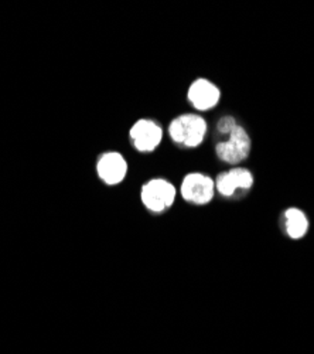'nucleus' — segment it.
Masks as SVG:
<instances>
[{
  "label": "nucleus",
  "instance_id": "nucleus-1",
  "mask_svg": "<svg viewBox=\"0 0 314 354\" xmlns=\"http://www.w3.org/2000/svg\"><path fill=\"white\" fill-rule=\"evenodd\" d=\"M207 122L203 116L195 113H183L168 125V135L175 143L184 147H197L202 145L207 135Z\"/></svg>",
  "mask_w": 314,
  "mask_h": 354
},
{
  "label": "nucleus",
  "instance_id": "nucleus-2",
  "mask_svg": "<svg viewBox=\"0 0 314 354\" xmlns=\"http://www.w3.org/2000/svg\"><path fill=\"white\" fill-rule=\"evenodd\" d=\"M177 196L176 187L164 179H152L141 186L140 200L145 207L155 213H161L173 205Z\"/></svg>",
  "mask_w": 314,
  "mask_h": 354
},
{
  "label": "nucleus",
  "instance_id": "nucleus-3",
  "mask_svg": "<svg viewBox=\"0 0 314 354\" xmlns=\"http://www.w3.org/2000/svg\"><path fill=\"white\" fill-rule=\"evenodd\" d=\"M251 152V138L246 131L237 125L226 142H219L215 146L217 158L228 165H238L248 159Z\"/></svg>",
  "mask_w": 314,
  "mask_h": 354
},
{
  "label": "nucleus",
  "instance_id": "nucleus-4",
  "mask_svg": "<svg viewBox=\"0 0 314 354\" xmlns=\"http://www.w3.org/2000/svg\"><path fill=\"white\" fill-rule=\"evenodd\" d=\"M180 193L186 201L197 205H204L214 198L215 182L207 174L198 171L188 173L181 182Z\"/></svg>",
  "mask_w": 314,
  "mask_h": 354
},
{
  "label": "nucleus",
  "instance_id": "nucleus-5",
  "mask_svg": "<svg viewBox=\"0 0 314 354\" xmlns=\"http://www.w3.org/2000/svg\"><path fill=\"white\" fill-rule=\"evenodd\" d=\"M132 145L137 152L150 153L157 149L163 139L161 127L152 120H139L129 131Z\"/></svg>",
  "mask_w": 314,
  "mask_h": 354
},
{
  "label": "nucleus",
  "instance_id": "nucleus-6",
  "mask_svg": "<svg viewBox=\"0 0 314 354\" xmlns=\"http://www.w3.org/2000/svg\"><path fill=\"white\" fill-rule=\"evenodd\" d=\"M99 179L108 186L122 183L128 173V162L119 152H105L97 162Z\"/></svg>",
  "mask_w": 314,
  "mask_h": 354
},
{
  "label": "nucleus",
  "instance_id": "nucleus-7",
  "mask_svg": "<svg viewBox=\"0 0 314 354\" xmlns=\"http://www.w3.org/2000/svg\"><path fill=\"white\" fill-rule=\"evenodd\" d=\"M187 97L197 111H208L218 104L221 93L217 85L211 81L206 78H198L190 85Z\"/></svg>",
  "mask_w": 314,
  "mask_h": 354
},
{
  "label": "nucleus",
  "instance_id": "nucleus-8",
  "mask_svg": "<svg viewBox=\"0 0 314 354\" xmlns=\"http://www.w3.org/2000/svg\"><path fill=\"white\" fill-rule=\"evenodd\" d=\"M253 185V176L248 169L235 167L230 171H222L215 179V189L225 197L233 196L238 189L248 190Z\"/></svg>",
  "mask_w": 314,
  "mask_h": 354
},
{
  "label": "nucleus",
  "instance_id": "nucleus-9",
  "mask_svg": "<svg viewBox=\"0 0 314 354\" xmlns=\"http://www.w3.org/2000/svg\"><path fill=\"white\" fill-rule=\"evenodd\" d=\"M284 217H286V231L289 234V237L293 240L303 239L308 228L306 214L299 209H289L284 213Z\"/></svg>",
  "mask_w": 314,
  "mask_h": 354
},
{
  "label": "nucleus",
  "instance_id": "nucleus-10",
  "mask_svg": "<svg viewBox=\"0 0 314 354\" xmlns=\"http://www.w3.org/2000/svg\"><path fill=\"white\" fill-rule=\"evenodd\" d=\"M237 121L234 120L233 116H224L219 120V122L217 124V129L221 132V133H228L230 135L231 131L237 127Z\"/></svg>",
  "mask_w": 314,
  "mask_h": 354
}]
</instances>
